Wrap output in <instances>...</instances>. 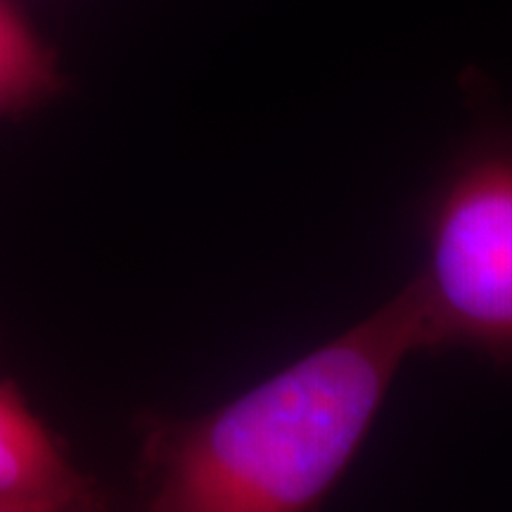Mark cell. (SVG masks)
Here are the masks:
<instances>
[{
    "label": "cell",
    "mask_w": 512,
    "mask_h": 512,
    "mask_svg": "<svg viewBox=\"0 0 512 512\" xmlns=\"http://www.w3.org/2000/svg\"><path fill=\"white\" fill-rule=\"evenodd\" d=\"M425 351L411 287L207 413L138 422V498L152 512H306L354 463L389 389Z\"/></svg>",
    "instance_id": "obj_1"
},
{
    "label": "cell",
    "mask_w": 512,
    "mask_h": 512,
    "mask_svg": "<svg viewBox=\"0 0 512 512\" xmlns=\"http://www.w3.org/2000/svg\"><path fill=\"white\" fill-rule=\"evenodd\" d=\"M425 259L408 280L425 351H475L512 366V126L460 147L422 216Z\"/></svg>",
    "instance_id": "obj_2"
},
{
    "label": "cell",
    "mask_w": 512,
    "mask_h": 512,
    "mask_svg": "<svg viewBox=\"0 0 512 512\" xmlns=\"http://www.w3.org/2000/svg\"><path fill=\"white\" fill-rule=\"evenodd\" d=\"M107 503V491L74 463L19 384L0 373V512H86Z\"/></svg>",
    "instance_id": "obj_3"
},
{
    "label": "cell",
    "mask_w": 512,
    "mask_h": 512,
    "mask_svg": "<svg viewBox=\"0 0 512 512\" xmlns=\"http://www.w3.org/2000/svg\"><path fill=\"white\" fill-rule=\"evenodd\" d=\"M69 86L53 43L34 27L17 0H0V119L43 110Z\"/></svg>",
    "instance_id": "obj_4"
}]
</instances>
